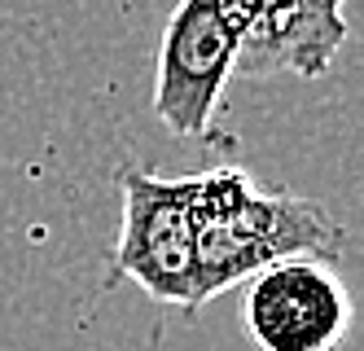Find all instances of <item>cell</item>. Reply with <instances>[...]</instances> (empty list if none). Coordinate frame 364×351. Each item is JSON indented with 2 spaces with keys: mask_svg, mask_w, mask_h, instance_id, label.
I'll list each match as a JSON object with an SVG mask.
<instances>
[{
  "mask_svg": "<svg viewBox=\"0 0 364 351\" xmlns=\"http://www.w3.org/2000/svg\"><path fill=\"white\" fill-rule=\"evenodd\" d=\"M198 303L250 281L268 263L311 255L338 263L347 229L333 215L294 194H264L242 167L198 172Z\"/></svg>",
  "mask_w": 364,
  "mask_h": 351,
  "instance_id": "cell-1",
  "label": "cell"
},
{
  "mask_svg": "<svg viewBox=\"0 0 364 351\" xmlns=\"http://www.w3.org/2000/svg\"><path fill=\"white\" fill-rule=\"evenodd\" d=\"M123 229L114 273L132 277L154 303L198 312V176H159L154 167H123Z\"/></svg>",
  "mask_w": 364,
  "mask_h": 351,
  "instance_id": "cell-2",
  "label": "cell"
},
{
  "mask_svg": "<svg viewBox=\"0 0 364 351\" xmlns=\"http://www.w3.org/2000/svg\"><path fill=\"white\" fill-rule=\"evenodd\" d=\"M242 325L259 351H333L351 330V294L333 263L290 255L250 277Z\"/></svg>",
  "mask_w": 364,
  "mask_h": 351,
  "instance_id": "cell-3",
  "label": "cell"
},
{
  "mask_svg": "<svg viewBox=\"0 0 364 351\" xmlns=\"http://www.w3.org/2000/svg\"><path fill=\"white\" fill-rule=\"evenodd\" d=\"M237 58V36L224 26L215 0H180L167 18L154 79V115L185 141L211 137L215 105Z\"/></svg>",
  "mask_w": 364,
  "mask_h": 351,
  "instance_id": "cell-4",
  "label": "cell"
},
{
  "mask_svg": "<svg viewBox=\"0 0 364 351\" xmlns=\"http://www.w3.org/2000/svg\"><path fill=\"white\" fill-rule=\"evenodd\" d=\"M347 40L343 5L329 0H264V9L237 40L232 75H277L294 70L316 79L329 70L333 53Z\"/></svg>",
  "mask_w": 364,
  "mask_h": 351,
  "instance_id": "cell-5",
  "label": "cell"
},
{
  "mask_svg": "<svg viewBox=\"0 0 364 351\" xmlns=\"http://www.w3.org/2000/svg\"><path fill=\"white\" fill-rule=\"evenodd\" d=\"M215 9H220V18H224L228 31L242 40V31L255 22V14L264 9V0H215Z\"/></svg>",
  "mask_w": 364,
  "mask_h": 351,
  "instance_id": "cell-6",
  "label": "cell"
},
{
  "mask_svg": "<svg viewBox=\"0 0 364 351\" xmlns=\"http://www.w3.org/2000/svg\"><path fill=\"white\" fill-rule=\"evenodd\" d=\"M329 5H343V0H329Z\"/></svg>",
  "mask_w": 364,
  "mask_h": 351,
  "instance_id": "cell-7",
  "label": "cell"
}]
</instances>
